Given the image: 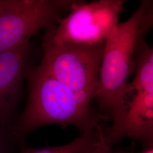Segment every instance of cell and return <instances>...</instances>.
Here are the masks:
<instances>
[{
    "mask_svg": "<svg viewBox=\"0 0 153 153\" xmlns=\"http://www.w3.org/2000/svg\"><path fill=\"white\" fill-rule=\"evenodd\" d=\"M140 153H153V146L145 148L142 152Z\"/></svg>",
    "mask_w": 153,
    "mask_h": 153,
    "instance_id": "8fae6325",
    "label": "cell"
},
{
    "mask_svg": "<svg viewBox=\"0 0 153 153\" xmlns=\"http://www.w3.org/2000/svg\"><path fill=\"white\" fill-rule=\"evenodd\" d=\"M18 146L11 129L0 126V153H13Z\"/></svg>",
    "mask_w": 153,
    "mask_h": 153,
    "instance_id": "9c48e42d",
    "label": "cell"
},
{
    "mask_svg": "<svg viewBox=\"0 0 153 153\" xmlns=\"http://www.w3.org/2000/svg\"><path fill=\"white\" fill-rule=\"evenodd\" d=\"M75 0H2L0 5V53L30 40L42 28L57 25Z\"/></svg>",
    "mask_w": 153,
    "mask_h": 153,
    "instance_id": "5b68a950",
    "label": "cell"
},
{
    "mask_svg": "<svg viewBox=\"0 0 153 153\" xmlns=\"http://www.w3.org/2000/svg\"><path fill=\"white\" fill-rule=\"evenodd\" d=\"M42 42L44 55L40 64L66 88L91 101L98 88L105 43L56 44L44 34Z\"/></svg>",
    "mask_w": 153,
    "mask_h": 153,
    "instance_id": "3957f363",
    "label": "cell"
},
{
    "mask_svg": "<svg viewBox=\"0 0 153 153\" xmlns=\"http://www.w3.org/2000/svg\"><path fill=\"white\" fill-rule=\"evenodd\" d=\"M32 53L30 40L0 53V126L11 129L16 121Z\"/></svg>",
    "mask_w": 153,
    "mask_h": 153,
    "instance_id": "8992f818",
    "label": "cell"
},
{
    "mask_svg": "<svg viewBox=\"0 0 153 153\" xmlns=\"http://www.w3.org/2000/svg\"><path fill=\"white\" fill-rule=\"evenodd\" d=\"M132 93L120 126L113 135L105 138L111 148L125 137L138 140L146 148L153 146V88L138 87Z\"/></svg>",
    "mask_w": 153,
    "mask_h": 153,
    "instance_id": "52a82bcc",
    "label": "cell"
},
{
    "mask_svg": "<svg viewBox=\"0 0 153 153\" xmlns=\"http://www.w3.org/2000/svg\"><path fill=\"white\" fill-rule=\"evenodd\" d=\"M153 25V1L143 0L127 21L112 28L105 42L94 98L99 104V112L112 121L105 131L108 136L117 130L125 116L128 80L135 71L136 44Z\"/></svg>",
    "mask_w": 153,
    "mask_h": 153,
    "instance_id": "6da1fadb",
    "label": "cell"
},
{
    "mask_svg": "<svg viewBox=\"0 0 153 153\" xmlns=\"http://www.w3.org/2000/svg\"><path fill=\"white\" fill-rule=\"evenodd\" d=\"M27 102L11 131L18 146L43 126L57 124L75 126L83 132L92 131L108 117L93 109L91 101L66 88L40 64L28 71Z\"/></svg>",
    "mask_w": 153,
    "mask_h": 153,
    "instance_id": "7a4b0ae2",
    "label": "cell"
},
{
    "mask_svg": "<svg viewBox=\"0 0 153 153\" xmlns=\"http://www.w3.org/2000/svg\"><path fill=\"white\" fill-rule=\"evenodd\" d=\"M104 138V131L100 126L92 131L83 132L72 142L59 146L42 149L22 148L18 153H90Z\"/></svg>",
    "mask_w": 153,
    "mask_h": 153,
    "instance_id": "ba28073f",
    "label": "cell"
},
{
    "mask_svg": "<svg viewBox=\"0 0 153 153\" xmlns=\"http://www.w3.org/2000/svg\"><path fill=\"white\" fill-rule=\"evenodd\" d=\"M2 0H0V5H1V4H2Z\"/></svg>",
    "mask_w": 153,
    "mask_h": 153,
    "instance_id": "4fadbf2b",
    "label": "cell"
},
{
    "mask_svg": "<svg viewBox=\"0 0 153 153\" xmlns=\"http://www.w3.org/2000/svg\"><path fill=\"white\" fill-rule=\"evenodd\" d=\"M124 0H99L90 3L75 0L70 14L44 35L54 44L94 46L104 44L124 10Z\"/></svg>",
    "mask_w": 153,
    "mask_h": 153,
    "instance_id": "277c9868",
    "label": "cell"
},
{
    "mask_svg": "<svg viewBox=\"0 0 153 153\" xmlns=\"http://www.w3.org/2000/svg\"><path fill=\"white\" fill-rule=\"evenodd\" d=\"M112 152V148L109 146L105 140V138L102 141L99 143L98 146L90 153H111Z\"/></svg>",
    "mask_w": 153,
    "mask_h": 153,
    "instance_id": "30bf717a",
    "label": "cell"
},
{
    "mask_svg": "<svg viewBox=\"0 0 153 153\" xmlns=\"http://www.w3.org/2000/svg\"><path fill=\"white\" fill-rule=\"evenodd\" d=\"M111 153H132V151H126V150H116L115 152H111Z\"/></svg>",
    "mask_w": 153,
    "mask_h": 153,
    "instance_id": "7c38bea8",
    "label": "cell"
}]
</instances>
